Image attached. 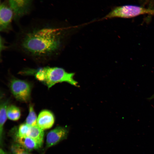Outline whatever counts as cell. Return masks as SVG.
Segmentation results:
<instances>
[{
  "mask_svg": "<svg viewBox=\"0 0 154 154\" xmlns=\"http://www.w3.org/2000/svg\"><path fill=\"white\" fill-rule=\"evenodd\" d=\"M31 1V0H9L15 18H18L27 12Z\"/></svg>",
  "mask_w": 154,
  "mask_h": 154,
  "instance_id": "cell-7",
  "label": "cell"
},
{
  "mask_svg": "<svg viewBox=\"0 0 154 154\" xmlns=\"http://www.w3.org/2000/svg\"><path fill=\"white\" fill-rule=\"evenodd\" d=\"M44 135V130L36 125L31 127L28 136L33 139L41 147L43 143Z\"/></svg>",
  "mask_w": 154,
  "mask_h": 154,
  "instance_id": "cell-10",
  "label": "cell"
},
{
  "mask_svg": "<svg viewBox=\"0 0 154 154\" xmlns=\"http://www.w3.org/2000/svg\"><path fill=\"white\" fill-rule=\"evenodd\" d=\"M10 88L11 93L17 100L25 102L29 100L31 87L27 82L19 79H13L11 81Z\"/></svg>",
  "mask_w": 154,
  "mask_h": 154,
  "instance_id": "cell-4",
  "label": "cell"
},
{
  "mask_svg": "<svg viewBox=\"0 0 154 154\" xmlns=\"http://www.w3.org/2000/svg\"><path fill=\"white\" fill-rule=\"evenodd\" d=\"M54 117L53 113L47 110L41 111L37 119V125L41 129L44 130L51 127L54 122Z\"/></svg>",
  "mask_w": 154,
  "mask_h": 154,
  "instance_id": "cell-8",
  "label": "cell"
},
{
  "mask_svg": "<svg viewBox=\"0 0 154 154\" xmlns=\"http://www.w3.org/2000/svg\"><path fill=\"white\" fill-rule=\"evenodd\" d=\"M68 132L69 129L66 127H57L50 131L46 135V147H50L66 139Z\"/></svg>",
  "mask_w": 154,
  "mask_h": 154,
  "instance_id": "cell-5",
  "label": "cell"
},
{
  "mask_svg": "<svg viewBox=\"0 0 154 154\" xmlns=\"http://www.w3.org/2000/svg\"><path fill=\"white\" fill-rule=\"evenodd\" d=\"M38 80L44 84L49 88L56 83L66 82L78 86V83L73 78L74 74L68 73L58 67L46 66L34 71Z\"/></svg>",
  "mask_w": 154,
  "mask_h": 154,
  "instance_id": "cell-2",
  "label": "cell"
},
{
  "mask_svg": "<svg viewBox=\"0 0 154 154\" xmlns=\"http://www.w3.org/2000/svg\"><path fill=\"white\" fill-rule=\"evenodd\" d=\"M30 127L25 123L21 124L19 126L15 135L19 137L28 136Z\"/></svg>",
  "mask_w": 154,
  "mask_h": 154,
  "instance_id": "cell-14",
  "label": "cell"
},
{
  "mask_svg": "<svg viewBox=\"0 0 154 154\" xmlns=\"http://www.w3.org/2000/svg\"><path fill=\"white\" fill-rule=\"evenodd\" d=\"M37 115L32 104L29 107V113L25 120V123L30 127L37 125Z\"/></svg>",
  "mask_w": 154,
  "mask_h": 154,
  "instance_id": "cell-13",
  "label": "cell"
},
{
  "mask_svg": "<svg viewBox=\"0 0 154 154\" xmlns=\"http://www.w3.org/2000/svg\"><path fill=\"white\" fill-rule=\"evenodd\" d=\"M5 47V46L4 40L3 38L1 37L0 38V52H1L4 49Z\"/></svg>",
  "mask_w": 154,
  "mask_h": 154,
  "instance_id": "cell-16",
  "label": "cell"
},
{
  "mask_svg": "<svg viewBox=\"0 0 154 154\" xmlns=\"http://www.w3.org/2000/svg\"><path fill=\"white\" fill-rule=\"evenodd\" d=\"M0 154H9V153L5 151L2 149L1 148L0 149Z\"/></svg>",
  "mask_w": 154,
  "mask_h": 154,
  "instance_id": "cell-17",
  "label": "cell"
},
{
  "mask_svg": "<svg viewBox=\"0 0 154 154\" xmlns=\"http://www.w3.org/2000/svg\"><path fill=\"white\" fill-rule=\"evenodd\" d=\"M7 118L13 121L18 120L21 116V113L19 109L14 105L8 106L7 110Z\"/></svg>",
  "mask_w": 154,
  "mask_h": 154,
  "instance_id": "cell-12",
  "label": "cell"
},
{
  "mask_svg": "<svg viewBox=\"0 0 154 154\" xmlns=\"http://www.w3.org/2000/svg\"><path fill=\"white\" fill-rule=\"evenodd\" d=\"M7 100L1 102L0 110V141L1 143L3 127L4 124L7 118V110L8 105Z\"/></svg>",
  "mask_w": 154,
  "mask_h": 154,
  "instance_id": "cell-11",
  "label": "cell"
},
{
  "mask_svg": "<svg viewBox=\"0 0 154 154\" xmlns=\"http://www.w3.org/2000/svg\"><path fill=\"white\" fill-rule=\"evenodd\" d=\"M11 150L13 154H32L23 147L16 143L12 145Z\"/></svg>",
  "mask_w": 154,
  "mask_h": 154,
  "instance_id": "cell-15",
  "label": "cell"
},
{
  "mask_svg": "<svg viewBox=\"0 0 154 154\" xmlns=\"http://www.w3.org/2000/svg\"><path fill=\"white\" fill-rule=\"evenodd\" d=\"M145 14L154 15V9L127 5L114 8L103 19L115 17L128 18Z\"/></svg>",
  "mask_w": 154,
  "mask_h": 154,
  "instance_id": "cell-3",
  "label": "cell"
},
{
  "mask_svg": "<svg viewBox=\"0 0 154 154\" xmlns=\"http://www.w3.org/2000/svg\"><path fill=\"white\" fill-rule=\"evenodd\" d=\"M62 32L61 28L49 23L27 26L19 31L13 46L34 61L47 62L59 50Z\"/></svg>",
  "mask_w": 154,
  "mask_h": 154,
  "instance_id": "cell-1",
  "label": "cell"
},
{
  "mask_svg": "<svg viewBox=\"0 0 154 154\" xmlns=\"http://www.w3.org/2000/svg\"><path fill=\"white\" fill-rule=\"evenodd\" d=\"M14 138L16 143L19 145L29 152L41 147L29 136L19 137L15 135Z\"/></svg>",
  "mask_w": 154,
  "mask_h": 154,
  "instance_id": "cell-9",
  "label": "cell"
},
{
  "mask_svg": "<svg viewBox=\"0 0 154 154\" xmlns=\"http://www.w3.org/2000/svg\"><path fill=\"white\" fill-rule=\"evenodd\" d=\"M13 12L11 7L4 4L0 7V31L7 32L11 29V23L13 16Z\"/></svg>",
  "mask_w": 154,
  "mask_h": 154,
  "instance_id": "cell-6",
  "label": "cell"
}]
</instances>
